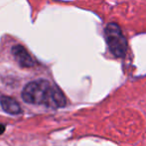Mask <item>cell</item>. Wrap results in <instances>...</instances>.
Segmentation results:
<instances>
[{
  "instance_id": "1",
  "label": "cell",
  "mask_w": 146,
  "mask_h": 146,
  "mask_svg": "<svg viewBox=\"0 0 146 146\" xmlns=\"http://www.w3.org/2000/svg\"><path fill=\"white\" fill-rule=\"evenodd\" d=\"M21 96L28 104L45 105L50 108H61L67 104V99L62 90L44 79L29 82L23 88Z\"/></svg>"
},
{
  "instance_id": "2",
  "label": "cell",
  "mask_w": 146,
  "mask_h": 146,
  "mask_svg": "<svg viewBox=\"0 0 146 146\" xmlns=\"http://www.w3.org/2000/svg\"><path fill=\"white\" fill-rule=\"evenodd\" d=\"M104 38L110 51L114 56L118 58L125 56L127 51V40L118 24L114 22L108 23L104 29Z\"/></svg>"
},
{
  "instance_id": "3",
  "label": "cell",
  "mask_w": 146,
  "mask_h": 146,
  "mask_svg": "<svg viewBox=\"0 0 146 146\" xmlns=\"http://www.w3.org/2000/svg\"><path fill=\"white\" fill-rule=\"evenodd\" d=\"M12 55L21 67L28 68V67H32L35 65L34 59L31 57L29 52L22 45H15L12 47Z\"/></svg>"
},
{
  "instance_id": "4",
  "label": "cell",
  "mask_w": 146,
  "mask_h": 146,
  "mask_svg": "<svg viewBox=\"0 0 146 146\" xmlns=\"http://www.w3.org/2000/svg\"><path fill=\"white\" fill-rule=\"evenodd\" d=\"M0 105L6 113H9L11 115H17L22 112L21 106L17 102V100L10 97V96H1L0 97Z\"/></svg>"
},
{
  "instance_id": "5",
  "label": "cell",
  "mask_w": 146,
  "mask_h": 146,
  "mask_svg": "<svg viewBox=\"0 0 146 146\" xmlns=\"http://www.w3.org/2000/svg\"><path fill=\"white\" fill-rule=\"evenodd\" d=\"M4 131H5V125L1 124V123H0V135L3 134Z\"/></svg>"
}]
</instances>
